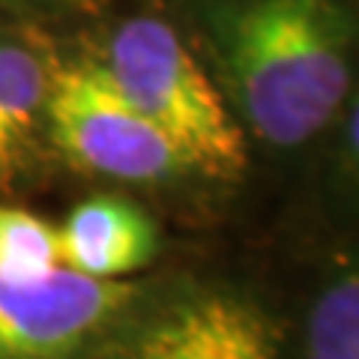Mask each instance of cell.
Wrapping results in <instances>:
<instances>
[{
    "mask_svg": "<svg viewBox=\"0 0 359 359\" xmlns=\"http://www.w3.org/2000/svg\"><path fill=\"white\" fill-rule=\"evenodd\" d=\"M228 60L240 102L264 141L297 147L344 105L339 18L323 0H255L231 18Z\"/></svg>",
    "mask_w": 359,
    "mask_h": 359,
    "instance_id": "6da1fadb",
    "label": "cell"
},
{
    "mask_svg": "<svg viewBox=\"0 0 359 359\" xmlns=\"http://www.w3.org/2000/svg\"><path fill=\"white\" fill-rule=\"evenodd\" d=\"M105 69L189 168L219 180L243 174L249 162L245 135L171 25L162 18H129L111 39Z\"/></svg>",
    "mask_w": 359,
    "mask_h": 359,
    "instance_id": "7a4b0ae2",
    "label": "cell"
},
{
    "mask_svg": "<svg viewBox=\"0 0 359 359\" xmlns=\"http://www.w3.org/2000/svg\"><path fill=\"white\" fill-rule=\"evenodd\" d=\"M45 117L54 144L87 171L138 183L192 171L174 144L120 93L102 63H75L54 75Z\"/></svg>",
    "mask_w": 359,
    "mask_h": 359,
    "instance_id": "3957f363",
    "label": "cell"
},
{
    "mask_svg": "<svg viewBox=\"0 0 359 359\" xmlns=\"http://www.w3.org/2000/svg\"><path fill=\"white\" fill-rule=\"evenodd\" d=\"M138 299V287L57 266L36 278L0 276V359H84Z\"/></svg>",
    "mask_w": 359,
    "mask_h": 359,
    "instance_id": "277c9868",
    "label": "cell"
},
{
    "mask_svg": "<svg viewBox=\"0 0 359 359\" xmlns=\"http://www.w3.org/2000/svg\"><path fill=\"white\" fill-rule=\"evenodd\" d=\"M282 330L252 297L189 290L138 318H123L96 359H278Z\"/></svg>",
    "mask_w": 359,
    "mask_h": 359,
    "instance_id": "5b68a950",
    "label": "cell"
},
{
    "mask_svg": "<svg viewBox=\"0 0 359 359\" xmlns=\"http://www.w3.org/2000/svg\"><path fill=\"white\" fill-rule=\"evenodd\" d=\"M60 240V266L90 278L123 282L147 266L156 252V228L141 207L120 198H93L69 212Z\"/></svg>",
    "mask_w": 359,
    "mask_h": 359,
    "instance_id": "8992f818",
    "label": "cell"
},
{
    "mask_svg": "<svg viewBox=\"0 0 359 359\" xmlns=\"http://www.w3.org/2000/svg\"><path fill=\"white\" fill-rule=\"evenodd\" d=\"M48 81L51 78L36 54L0 42V174L9 171L21 144L36 126Z\"/></svg>",
    "mask_w": 359,
    "mask_h": 359,
    "instance_id": "52a82bcc",
    "label": "cell"
},
{
    "mask_svg": "<svg viewBox=\"0 0 359 359\" xmlns=\"http://www.w3.org/2000/svg\"><path fill=\"white\" fill-rule=\"evenodd\" d=\"M309 359H359V282L347 269L318 297L309 318Z\"/></svg>",
    "mask_w": 359,
    "mask_h": 359,
    "instance_id": "ba28073f",
    "label": "cell"
},
{
    "mask_svg": "<svg viewBox=\"0 0 359 359\" xmlns=\"http://www.w3.org/2000/svg\"><path fill=\"white\" fill-rule=\"evenodd\" d=\"M57 266V228L30 210L0 204V276L36 278Z\"/></svg>",
    "mask_w": 359,
    "mask_h": 359,
    "instance_id": "9c48e42d",
    "label": "cell"
}]
</instances>
